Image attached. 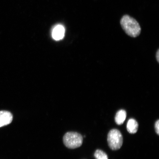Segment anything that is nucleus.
I'll return each instance as SVG.
<instances>
[{"label":"nucleus","mask_w":159,"mask_h":159,"mask_svg":"<svg viewBox=\"0 0 159 159\" xmlns=\"http://www.w3.org/2000/svg\"><path fill=\"white\" fill-rule=\"evenodd\" d=\"M121 27L127 35L136 38L140 35L141 28L136 19L128 15L123 16L120 20Z\"/></svg>","instance_id":"f257e3e1"},{"label":"nucleus","mask_w":159,"mask_h":159,"mask_svg":"<svg viewBox=\"0 0 159 159\" xmlns=\"http://www.w3.org/2000/svg\"><path fill=\"white\" fill-rule=\"evenodd\" d=\"M63 142L67 148L75 149L79 148L82 145L83 138L82 135L75 132H68L63 138Z\"/></svg>","instance_id":"f03ea898"},{"label":"nucleus","mask_w":159,"mask_h":159,"mask_svg":"<svg viewBox=\"0 0 159 159\" xmlns=\"http://www.w3.org/2000/svg\"><path fill=\"white\" fill-rule=\"evenodd\" d=\"M107 141L109 148L112 150H116L120 148L123 144V138L120 131L113 129L109 131Z\"/></svg>","instance_id":"7ed1b4c3"},{"label":"nucleus","mask_w":159,"mask_h":159,"mask_svg":"<svg viewBox=\"0 0 159 159\" xmlns=\"http://www.w3.org/2000/svg\"><path fill=\"white\" fill-rule=\"evenodd\" d=\"M13 119L12 114L9 111H0V128L11 124Z\"/></svg>","instance_id":"20e7f679"},{"label":"nucleus","mask_w":159,"mask_h":159,"mask_svg":"<svg viewBox=\"0 0 159 159\" xmlns=\"http://www.w3.org/2000/svg\"><path fill=\"white\" fill-rule=\"evenodd\" d=\"M65 34V28L63 25H59L53 28L52 34L53 39L58 41L63 39Z\"/></svg>","instance_id":"39448f33"},{"label":"nucleus","mask_w":159,"mask_h":159,"mask_svg":"<svg viewBox=\"0 0 159 159\" xmlns=\"http://www.w3.org/2000/svg\"><path fill=\"white\" fill-rule=\"evenodd\" d=\"M139 124L134 119H130L128 120L127 124V129L129 133L135 134L138 130Z\"/></svg>","instance_id":"423d86ee"},{"label":"nucleus","mask_w":159,"mask_h":159,"mask_svg":"<svg viewBox=\"0 0 159 159\" xmlns=\"http://www.w3.org/2000/svg\"><path fill=\"white\" fill-rule=\"evenodd\" d=\"M126 111L124 109H121L116 113L115 116V122L117 125H120L123 124L126 118Z\"/></svg>","instance_id":"0eeeda50"},{"label":"nucleus","mask_w":159,"mask_h":159,"mask_svg":"<svg viewBox=\"0 0 159 159\" xmlns=\"http://www.w3.org/2000/svg\"><path fill=\"white\" fill-rule=\"evenodd\" d=\"M94 157L96 159H108L106 153L100 150H97L95 151Z\"/></svg>","instance_id":"6e6552de"},{"label":"nucleus","mask_w":159,"mask_h":159,"mask_svg":"<svg viewBox=\"0 0 159 159\" xmlns=\"http://www.w3.org/2000/svg\"><path fill=\"white\" fill-rule=\"evenodd\" d=\"M155 129L156 132L158 135H159V120H158L155 123Z\"/></svg>","instance_id":"1a4fd4ad"},{"label":"nucleus","mask_w":159,"mask_h":159,"mask_svg":"<svg viewBox=\"0 0 159 159\" xmlns=\"http://www.w3.org/2000/svg\"><path fill=\"white\" fill-rule=\"evenodd\" d=\"M156 58L157 59V61L159 63V49H158L157 51L156 54Z\"/></svg>","instance_id":"9d476101"}]
</instances>
